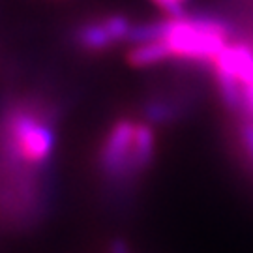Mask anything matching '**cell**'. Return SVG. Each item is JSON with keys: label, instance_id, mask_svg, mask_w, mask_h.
<instances>
[{"label": "cell", "instance_id": "obj_2", "mask_svg": "<svg viewBox=\"0 0 253 253\" xmlns=\"http://www.w3.org/2000/svg\"><path fill=\"white\" fill-rule=\"evenodd\" d=\"M56 133L47 115L30 105L9 109L0 124V152L13 167L28 172L45 169L53 160Z\"/></svg>", "mask_w": 253, "mask_h": 253}, {"label": "cell", "instance_id": "obj_5", "mask_svg": "<svg viewBox=\"0 0 253 253\" xmlns=\"http://www.w3.org/2000/svg\"><path fill=\"white\" fill-rule=\"evenodd\" d=\"M188 103L172 96H152L143 105V117L152 126H167L176 122L186 113Z\"/></svg>", "mask_w": 253, "mask_h": 253}, {"label": "cell", "instance_id": "obj_7", "mask_svg": "<svg viewBox=\"0 0 253 253\" xmlns=\"http://www.w3.org/2000/svg\"><path fill=\"white\" fill-rule=\"evenodd\" d=\"M156 8H160L165 13V17H182L188 13L186 6L190 0H150Z\"/></svg>", "mask_w": 253, "mask_h": 253}, {"label": "cell", "instance_id": "obj_1", "mask_svg": "<svg viewBox=\"0 0 253 253\" xmlns=\"http://www.w3.org/2000/svg\"><path fill=\"white\" fill-rule=\"evenodd\" d=\"M156 129L146 120L117 118L98 146V171L109 188L126 191L156 160Z\"/></svg>", "mask_w": 253, "mask_h": 253}, {"label": "cell", "instance_id": "obj_3", "mask_svg": "<svg viewBox=\"0 0 253 253\" xmlns=\"http://www.w3.org/2000/svg\"><path fill=\"white\" fill-rule=\"evenodd\" d=\"M73 43L79 47L84 53H105L111 51L113 47H117V42L113 40L103 21H84L79 27H75L72 34Z\"/></svg>", "mask_w": 253, "mask_h": 253}, {"label": "cell", "instance_id": "obj_8", "mask_svg": "<svg viewBox=\"0 0 253 253\" xmlns=\"http://www.w3.org/2000/svg\"><path fill=\"white\" fill-rule=\"evenodd\" d=\"M109 253H131V250H129V246H127L126 242L115 240L113 244L109 246Z\"/></svg>", "mask_w": 253, "mask_h": 253}, {"label": "cell", "instance_id": "obj_4", "mask_svg": "<svg viewBox=\"0 0 253 253\" xmlns=\"http://www.w3.org/2000/svg\"><path fill=\"white\" fill-rule=\"evenodd\" d=\"M126 62L131 68L145 70V68L174 62V56H172L171 47L165 40H154V42L135 43V45L129 47V51L126 53Z\"/></svg>", "mask_w": 253, "mask_h": 253}, {"label": "cell", "instance_id": "obj_6", "mask_svg": "<svg viewBox=\"0 0 253 253\" xmlns=\"http://www.w3.org/2000/svg\"><path fill=\"white\" fill-rule=\"evenodd\" d=\"M236 139L248 163L253 167V122L248 118H236Z\"/></svg>", "mask_w": 253, "mask_h": 253}]
</instances>
